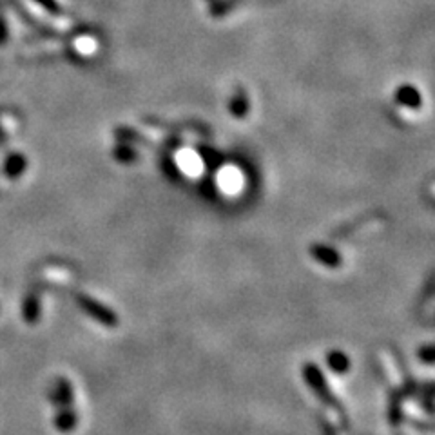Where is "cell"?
<instances>
[{
    "instance_id": "cell-3",
    "label": "cell",
    "mask_w": 435,
    "mask_h": 435,
    "mask_svg": "<svg viewBox=\"0 0 435 435\" xmlns=\"http://www.w3.org/2000/svg\"><path fill=\"white\" fill-rule=\"evenodd\" d=\"M22 169H24V160H22L20 157H11L8 160V164H6V173L11 178L18 176V174L22 173Z\"/></svg>"
},
{
    "instance_id": "cell-1",
    "label": "cell",
    "mask_w": 435,
    "mask_h": 435,
    "mask_svg": "<svg viewBox=\"0 0 435 435\" xmlns=\"http://www.w3.org/2000/svg\"><path fill=\"white\" fill-rule=\"evenodd\" d=\"M78 303H80L82 309H84L89 316H93L97 321L106 323V325H109V326L116 325V319H114L113 314H111L107 309H104L102 305H98L97 301L91 300V298L78 296Z\"/></svg>"
},
{
    "instance_id": "cell-4",
    "label": "cell",
    "mask_w": 435,
    "mask_h": 435,
    "mask_svg": "<svg viewBox=\"0 0 435 435\" xmlns=\"http://www.w3.org/2000/svg\"><path fill=\"white\" fill-rule=\"evenodd\" d=\"M55 398L59 399L60 403H69V401H71V390H69L68 381L60 379L59 383H56V392H55Z\"/></svg>"
},
{
    "instance_id": "cell-5",
    "label": "cell",
    "mask_w": 435,
    "mask_h": 435,
    "mask_svg": "<svg viewBox=\"0 0 435 435\" xmlns=\"http://www.w3.org/2000/svg\"><path fill=\"white\" fill-rule=\"evenodd\" d=\"M56 427H59L60 430H63V431L71 430V428L75 427V415L60 414L59 417H56Z\"/></svg>"
},
{
    "instance_id": "cell-2",
    "label": "cell",
    "mask_w": 435,
    "mask_h": 435,
    "mask_svg": "<svg viewBox=\"0 0 435 435\" xmlns=\"http://www.w3.org/2000/svg\"><path fill=\"white\" fill-rule=\"evenodd\" d=\"M38 317V301L35 296H27L24 303V319L27 323H35Z\"/></svg>"
}]
</instances>
